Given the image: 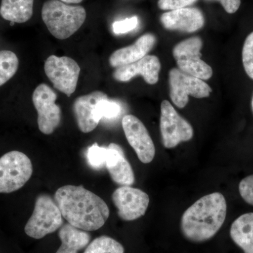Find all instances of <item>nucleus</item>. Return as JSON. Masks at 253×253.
Returning a JSON list of instances; mask_svg holds the SVG:
<instances>
[{
    "instance_id": "f257e3e1",
    "label": "nucleus",
    "mask_w": 253,
    "mask_h": 253,
    "mask_svg": "<svg viewBox=\"0 0 253 253\" xmlns=\"http://www.w3.org/2000/svg\"><path fill=\"white\" fill-rule=\"evenodd\" d=\"M54 201L63 219L81 230H98L109 217V208L104 200L82 186L60 187Z\"/></svg>"
},
{
    "instance_id": "f03ea898",
    "label": "nucleus",
    "mask_w": 253,
    "mask_h": 253,
    "mask_svg": "<svg viewBox=\"0 0 253 253\" xmlns=\"http://www.w3.org/2000/svg\"><path fill=\"white\" fill-rule=\"evenodd\" d=\"M225 198L219 192L203 196L184 212L181 218V233L193 243L212 239L221 229L226 217Z\"/></svg>"
},
{
    "instance_id": "7ed1b4c3",
    "label": "nucleus",
    "mask_w": 253,
    "mask_h": 253,
    "mask_svg": "<svg viewBox=\"0 0 253 253\" xmlns=\"http://www.w3.org/2000/svg\"><path fill=\"white\" fill-rule=\"evenodd\" d=\"M86 11L81 6H71L59 0H49L43 4L42 18L51 35L59 40L73 36L83 26Z\"/></svg>"
},
{
    "instance_id": "20e7f679",
    "label": "nucleus",
    "mask_w": 253,
    "mask_h": 253,
    "mask_svg": "<svg viewBox=\"0 0 253 253\" xmlns=\"http://www.w3.org/2000/svg\"><path fill=\"white\" fill-rule=\"evenodd\" d=\"M63 224V215L57 204L49 195L41 194L37 198L25 232L33 239H41L59 229Z\"/></svg>"
},
{
    "instance_id": "39448f33",
    "label": "nucleus",
    "mask_w": 253,
    "mask_h": 253,
    "mask_svg": "<svg viewBox=\"0 0 253 253\" xmlns=\"http://www.w3.org/2000/svg\"><path fill=\"white\" fill-rule=\"evenodd\" d=\"M33 174V165L26 154L10 151L0 158V194H9L23 187Z\"/></svg>"
},
{
    "instance_id": "423d86ee",
    "label": "nucleus",
    "mask_w": 253,
    "mask_h": 253,
    "mask_svg": "<svg viewBox=\"0 0 253 253\" xmlns=\"http://www.w3.org/2000/svg\"><path fill=\"white\" fill-rule=\"evenodd\" d=\"M203 41L199 37H193L178 43L172 54L179 69L182 72L206 81L212 76L211 66L201 59Z\"/></svg>"
},
{
    "instance_id": "0eeeda50",
    "label": "nucleus",
    "mask_w": 253,
    "mask_h": 253,
    "mask_svg": "<svg viewBox=\"0 0 253 253\" xmlns=\"http://www.w3.org/2000/svg\"><path fill=\"white\" fill-rule=\"evenodd\" d=\"M169 96L173 104L179 109L185 107L189 96L196 99L210 96L212 89L203 80L172 68L169 73Z\"/></svg>"
},
{
    "instance_id": "6e6552de",
    "label": "nucleus",
    "mask_w": 253,
    "mask_h": 253,
    "mask_svg": "<svg viewBox=\"0 0 253 253\" xmlns=\"http://www.w3.org/2000/svg\"><path fill=\"white\" fill-rule=\"evenodd\" d=\"M160 129L163 144L166 149H173L181 142L191 140L194 136L192 126L178 114L167 100L161 103Z\"/></svg>"
},
{
    "instance_id": "1a4fd4ad",
    "label": "nucleus",
    "mask_w": 253,
    "mask_h": 253,
    "mask_svg": "<svg viewBox=\"0 0 253 253\" xmlns=\"http://www.w3.org/2000/svg\"><path fill=\"white\" fill-rule=\"evenodd\" d=\"M44 71L58 90L68 96L75 92L81 73V68L75 60L51 55L44 63Z\"/></svg>"
},
{
    "instance_id": "9d476101",
    "label": "nucleus",
    "mask_w": 253,
    "mask_h": 253,
    "mask_svg": "<svg viewBox=\"0 0 253 253\" xmlns=\"http://www.w3.org/2000/svg\"><path fill=\"white\" fill-rule=\"evenodd\" d=\"M57 95L47 84H41L35 89L33 102L38 112V127L44 134H51L59 126L61 111L56 104Z\"/></svg>"
},
{
    "instance_id": "9b49d317",
    "label": "nucleus",
    "mask_w": 253,
    "mask_h": 253,
    "mask_svg": "<svg viewBox=\"0 0 253 253\" xmlns=\"http://www.w3.org/2000/svg\"><path fill=\"white\" fill-rule=\"evenodd\" d=\"M112 200L117 208L118 215L124 221H134L144 216L150 202L146 193L129 186L115 190Z\"/></svg>"
},
{
    "instance_id": "f8f14e48",
    "label": "nucleus",
    "mask_w": 253,
    "mask_h": 253,
    "mask_svg": "<svg viewBox=\"0 0 253 253\" xmlns=\"http://www.w3.org/2000/svg\"><path fill=\"white\" fill-rule=\"evenodd\" d=\"M123 131L128 143L134 150L141 163L152 162L156 155V148L149 131L139 118L126 115L123 118Z\"/></svg>"
},
{
    "instance_id": "ddd939ff",
    "label": "nucleus",
    "mask_w": 253,
    "mask_h": 253,
    "mask_svg": "<svg viewBox=\"0 0 253 253\" xmlns=\"http://www.w3.org/2000/svg\"><path fill=\"white\" fill-rule=\"evenodd\" d=\"M161 63L155 55H146L136 62L117 68L113 78L119 82H127L136 76H141L148 84H155L159 80Z\"/></svg>"
},
{
    "instance_id": "4468645a",
    "label": "nucleus",
    "mask_w": 253,
    "mask_h": 253,
    "mask_svg": "<svg viewBox=\"0 0 253 253\" xmlns=\"http://www.w3.org/2000/svg\"><path fill=\"white\" fill-rule=\"evenodd\" d=\"M161 22L163 27L169 31L194 33L204 27L205 18L197 8L186 7L164 13Z\"/></svg>"
},
{
    "instance_id": "2eb2a0df",
    "label": "nucleus",
    "mask_w": 253,
    "mask_h": 253,
    "mask_svg": "<svg viewBox=\"0 0 253 253\" xmlns=\"http://www.w3.org/2000/svg\"><path fill=\"white\" fill-rule=\"evenodd\" d=\"M108 149L109 155L106 168L111 179L121 186L132 185L135 180L134 171L125 156L122 148L112 143L109 145Z\"/></svg>"
},
{
    "instance_id": "dca6fc26",
    "label": "nucleus",
    "mask_w": 253,
    "mask_h": 253,
    "mask_svg": "<svg viewBox=\"0 0 253 253\" xmlns=\"http://www.w3.org/2000/svg\"><path fill=\"white\" fill-rule=\"evenodd\" d=\"M106 96L107 95L102 91H96L76 99L73 104V111L81 131L90 132L99 125V121L95 116V108L98 101Z\"/></svg>"
},
{
    "instance_id": "f3484780",
    "label": "nucleus",
    "mask_w": 253,
    "mask_h": 253,
    "mask_svg": "<svg viewBox=\"0 0 253 253\" xmlns=\"http://www.w3.org/2000/svg\"><path fill=\"white\" fill-rule=\"evenodd\" d=\"M156 42V38L154 35H144L131 45L114 51L110 56V65L112 67L118 68L136 62L148 55Z\"/></svg>"
},
{
    "instance_id": "a211bd4d",
    "label": "nucleus",
    "mask_w": 253,
    "mask_h": 253,
    "mask_svg": "<svg viewBox=\"0 0 253 253\" xmlns=\"http://www.w3.org/2000/svg\"><path fill=\"white\" fill-rule=\"evenodd\" d=\"M61 246L56 253H78L90 242L91 235L87 231L81 230L70 224H64L59 229Z\"/></svg>"
},
{
    "instance_id": "6ab92c4d",
    "label": "nucleus",
    "mask_w": 253,
    "mask_h": 253,
    "mask_svg": "<svg viewBox=\"0 0 253 253\" xmlns=\"http://www.w3.org/2000/svg\"><path fill=\"white\" fill-rule=\"evenodd\" d=\"M230 236L244 253H253V212L242 214L232 223Z\"/></svg>"
},
{
    "instance_id": "aec40b11",
    "label": "nucleus",
    "mask_w": 253,
    "mask_h": 253,
    "mask_svg": "<svg viewBox=\"0 0 253 253\" xmlns=\"http://www.w3.org/2000/svg\"><path fill=\"white\" fill-rule=\"evenodd\" d=\"M34 0H1L0 15L11 23L29 21L33 14Z\"/></svg>"
},
{
    "instance_id": "412c9836",
    "label": "nucleus",
    "mask_w": 253,
    "mask_h": 253,
    "mask_svg": "<svg viewBox=\"0 0 253 253\" xmlns=\"http://www.w3.org/2000/svg\"><path fill=\"white\" fill-rule=\"evenodd\" d=\"M18 68L17 56L9 50L0 51V86L16 74Z\"/></svg>"
},
{
    "instance_id": "4be33fe9",
    "label": "nucleus",
    "mask_w": 253,
    "mask_h": 253,
    "mask_svg": "<svg viewBox=\"0 0 253 253\" xmlns=\"http://www.w3.org/2000/svg\"><path fill=\"white\" fill-rule=\"evenodd\" d=\"M84 253H125L124 247L116 240L102 236L88 245Z\"/></svg>"
},
{
    "instance_id": "5701e85b",
    "label": "nucleus",
    "mask_w": 253,
    "mask_h": 253,
    "mask_svg": "<svg viewBox=\"0 0 253 253\" xmlns=\"http://www.w3.org/2000/svg\"><path fill=\"white\" fill-rule=\"evenodd\" d=\"M121 106L118 102L108 99V96L98 101L95 108V116L98 121L102 119L113 120L119 117Z\"/></svg>"
},
{
    "instance_id": "b1692460",
    "label": "nucleus",
    "mask_w": 253,
    "mask_h": 253,
    "mask_svg": "<svg viewBox=\"0 0 253 253\" xmlns=\"http://www.w3.org/2000/svg\"><path fill=\"white\" fill-rule=\"evenodd\" d=\"M108 155H109V149L107 147H103L94 143L91 145L86 152V158L88 163L91 167L95 169H101L106 167V161H107Z\"/></svg>"
},
{
    "instance_id": "393cba45",
    "label": "nucleus",
    "mask_w": 253,
    "mask_h": 253,
    "mask_svg": "<svg viewBox=\"0 0 253 253\" xmlns=\"http://www.w3.org/2000/svg\"><path fill=\"white\" fill-rule=\"evenodd\" d=\"M242 61L246 74L253 80V32L248 36L244 42Z\"/></svg>"
},
{
    "instance_id": "a878e982",
    "label": "nucleus",
    "mask_w": 253,
    "mask_h": 253,
    "mask_svg": "<svg viewBox=\"0 0 253 253\" xmlns=\"http://www.w3.org/2000/svg\"><path fill=\"white\" fill-rule=\"evenodd\" d=\"M138 23H139V20L136 16L126 18L121 21H115L112 26L113 33L116 35L126 34L135 29L138 26Z\"/></svg>"
},
{
    "instance_id": "bb28decb",
    "label": "nucleus",
    "mask_w": 253,
    "mask_h": 253,
    "mask_svg": "<svg viewBox=\"0 0 253 253\" xmlns=\"http://www.w3.org/2000/svg\"><path fill=\"white\" fill-rule=\"evenodd\" d=\"M239 191L242 199L253 206V174L246 176L241 181Z\"/></svg>"
},
{
    "instance_id": "cd10ccee",
    "label": "nucleus",
    "mask_w": 253,
    "mask_h": 253,
    "mask_svg": "<svg viewBox=\"0 0 253 253\" xmlns=\"http://www.w3.org/2000/svg\"><path fill=\"white\" fill-rule=\"evenodd\" d=\"M198 0H158V6L165 11L183 9L194 4Z\"/></svg>"
},
{
    "instance_id": "c85d7f7f",
    "label": "nucleus",
    "mask_w": 253,
    "mask_h": 253,
    "mask_svg": "<svg viewBox=\"0 0 253 253\" xmlns=\"http://www.w3.org/2000/svg\"><path fill=\"white\" fill-rule=\"evenodd\" d=\"M209 1H212V0H209ZM214 1L220 2L221 6L226 12L230 14L236 13L239 10L241 4V0H214Z\"/></svg>"
},
{
    "instance_id": "c756f323",
    "label": "nucleus",
    "mask_w": 253,
    "mask_h": 253,
    "mask_svg": "<svg viewBox=\"0 0 253 253\" xmlns=\"http://www.w3.org/2000/svg\"><path fill=\"white\" fill-rule=\"evenodd\" d=\"M62 2L66 3V4H78L81 3L83 0H59Z\"/></svg>"
},
{
    "instance_id": "7c9ffc66",
    "label": "nucleus",
    "mask_w": 253,
    "mask_h": 253,
    "mask_svg": "<svg viewBox=\"0 0 253 253\" xmlns=\"http://www.w3.org/2000/svg\"><path fill=\"white\" fill-rule=\"evenodd\" d=\"M251 107H252L253 112V96L252 98V101H251Z\"/></svg>"
}]
</instances>
